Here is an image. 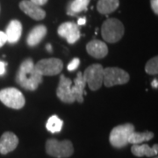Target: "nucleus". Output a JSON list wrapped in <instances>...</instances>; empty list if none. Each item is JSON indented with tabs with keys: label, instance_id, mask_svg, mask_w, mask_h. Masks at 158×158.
<instances>
[{
	"label": "nucleus",
	"instance_id": "19",
	"mask_svg": "<svg viewBox=\"0 0 158 158\" xmlns=\"http://www.w3.org/2000/svg\"><path fill=\"white\" fill-rule=\"evenodd\" d=\"M154 138V133L150 131L143 132V133H136L133 132L128 137V143L131 144H141L144 141H148Z\"/></svg>",
	"mask_w": 158,
	"mask_h": 158
},
{
	"label": "nucleus",
	"instance_id": "3",
	"mask_svg": "<svg viewBox=\"0 0 158 158\" xmlns=\"http://www.w3.org/2000/svg\"><path fill=\"white\" fill-rule=\"evenodd\" d=\"M46 152L53 157L68 158L73 155V144L69 140L60 141L56 139H48L46 141Z\"/></svg>",
	"mask_w": 158,
	"mask_h": 158
},
{
	"label": "nucleus",
	"instance_id": "14",
	"mask_svg": "<svg viewBox=\"0 0 158 158\" xmlns=\"http://www.w3.org/2000/svg\"><path fill=\"white\" fill-rule=\"evenodd\" d=\"M7 42L13 44L19 41L22 34V24L19 20H11L6 27L5 32Z\"/></svg>",
	"mask_w": 158,
	"mask_h": 158
},
{
	"label": "nucleus",
	"instance_id": "31",
	"mask_svg": "<svg viewBox=\"0 0 158 158\" xmlns=\"http://www.w3.org/2000/svg\"><path fill=\"white\" fill-rule=\"evenodd\" d=\"M154 158H157V156H154Z\"/></svg>",
	"mask_w": 158,
	"mask_h": 158
},
{
	"label": "nucleus",
	"instance_id": "17",
	"mask_svg": "<svg viewBox=\"0 0 158 158\" xmlns=\"http://www.w3.org/2000/svg\"><path fill=\"white\" fill-rule=\"evenodd\" d=\"M47 27L43 25H39L32 29L27 36V44L31 47L38 45L40 42L43 40L47 34Z\"/></svg>",
	"mask_w": 158,
	"mask_h": 158
},
{
	"label": "nucleus",
	"instance_id": "28",
	"mask_svg": "<svg viewBox=\"0 0 158 158\" xmlns=\"http://www.w3.org/2000/svg\"><path fill=\"white\" fill-rule=\"evenodd\" d=\"M86 23V19L85 18H80L77 20V26H84Z\"/></svg>",
	"mask_w": 158,
	"mask_h": 158
},
{
	"label": "nucleus",
	"instance_id": "12",
	"mask_svg": "<svg viewBox=\"0 0 158 158\" xmlns=\"http://www.w3.org/2000/svg\"><path fill=\"white\" fill-rule=\"evenodd\" d=\"M19 8L27 15L35 20H41L46 16V12L40 6H36L30 0H23L19 3Z\"/></svg>",
	"mask_w": 158,
	"mask_h": 158
},
{
	"label": "nucleus",
	"instance_id": "5",
	"mask_svg": "<svg viewBox=\"0 0 158 158\" xmlns=\"http://www.w3.org/2000/svg\"><path fill=\"white\" fill-rule=\"evenodd\" d=\"M0 101L7 107L12 109H21L25 106V98L22 92L16 88H5L0 90Z\"/></svg>",
	"mask_w": 158,
	"mask_h": 158
},
{
	"label": "nucleus",
	"instance_id": "26",
	"mask_svg": "<svg viewBox=\"0 0 158 158\" xmlns=\"http://www.w3.org/2000/svg\"><path fill=\"white\" fill-rule=\"evenodd\" d=\"M7 66V62L0 61V76H3L6 73V67Z\"/></svg>",
	"mask_w": 158,
	"mask_h": 158
},
{
	"label": "nucleus",
	"instance_id": "13",
	"mask_svg": "<svg viewBox=\"0 0 158 158\" xmlns=\"http://www.w3.org/2000/svg\"><path fill=\"white\" fill-rule=\"evenodd\" d=\"M88 54L94 58L101 59L107 56L108 48L106 44L99 40H93L86 45Z\"/></svg>",
	"mask_w": 158,
	"mask_h": 158
},
{
	"label": "nucleus",
	"instance_id": "30",
	"mask_svg": "<svg viewBox=\"0 0 158 158\" xmlns=\"http://www.w3.org/2000/svg\"><path fill=\"white\" fill-rule=\"evenodd\" d=\"M46 48H47V50L48 51V52H52V47H51L50 44H48Z\"/></svg>",
	"mask_w": 158,
	"mask_h": 158
},
{
	"label": "nucleus",
	"instance_id": "7",
	"mask_svg": "<svg viewBox=\"0 0 158 158\" xmlns=\"http://www.w3.org/2000/svg\"><path fill=\"white\" fill-rule=\"evenodd\" d=\"M128 81H129V75L124 69L117 67H108L104 69L103 84L106 87L125 85Z\"/></svg>",
	"mask_w": 158,
	"mask_h": 158
},
{
	"label": "nucleus",
	"instance_id": "2",
	"mask_svg": "<svg viewBox=\"0 0 158 158\" xmlns=\"http://www.w3.org/2000/svg\"><path fill=\"white\" fill-rule=\"evenodd\" d=\"M124 32L123 24L117 19H107L102 25V37L109 43H115L118 41L123 37Z\"/></svg>",
	"mask_w": 158,
	"mask_h": 158
},
{
	"label": "nucleus",
	"instance_id": "21",
	"mask_svg": "<svg viewBox=\"0 0 158 158\" xmlns=\"http://www.w3.org/2000/svg\"><path fill=\"white\" fill-rule=\"evenodd\" d=\"M90 0H73L69 5V11L68 14H76L81 11H86L87 6L89 5Z\"/></svg>",
	"mask_w": 158,
	"mask_h": 158
},
{
	"label": "nucleus",
	"instance_id": "4",
	"mask_svg": "<svg viewBox=\"0 0 158 158\" xmlns=\"http://www.w3.org/2000/svg\"><path fill=\"white\" fill-rule=\"evenodd\" d=\"M135 131V126L126 123L113 127L109 136V141L113 147L122 148L128 144V137Z\"/></svg>",
	"mask_w": 158,
	"mask_h": 158
},
{
	"label": "nucleus",
	"instance_id": "10",
	"mask_svg": "<svg viewBox=\"0 0 158 158\" xmlns=\"http://www.w3.org/2000/svg\"><path fill=\"white\" fill-rule=\"evenodd\" d=\"M58 34L67 40L69 44L76 43L80 38V31H79L77 24L74 22H65L58 27Z\"/></svg>",
	"mask_w": 158,
	"mask_h": 158
},
{
	"label": "nucleus",
	"instance_id": "8",
	"mask_svg": "<svg viewBox=\"0 0 158 158\" xmlns=\"http://www.w3.org/2000/svg\"><path fill=\"white\" fill-rule=\"evenodd\" d=\"M34 66L41 76L51 77L61 73L63 69V63L62 60L58 58H48L39 61Z\"/></svg>",
	"mask_w": 158,
	"mask_h": 158
},
{
	"label": "nucleus",
	"instance_id": "20",
	"mask_svg": "<svg viewBox=\"0 0 158 158\" xmlns=\"http://www.w3.org/2000/svg\"><path fill=\"white\" fill-rule=\"evenodd\" d=\"M63 126V121L57 115H53L48 119L46 127L52 134L61 132Z\"/></svg>",
	"mask_w": 158,
	"mask_h": 158
},
{
	"label": "nucleus",
	"instance_id": "22",
	"mask_svg": "<svg viewBox=\"0 0 158 158\" xmlns=\"http://www.w3.org/2000/svg\"><path fill=\"white\" fill-rule=\"evenodd\" d=\"M145 71L149 75H157L158 73V57L155 56L151 58L146 63Z\"/></svg>",
	"mask_w": 158,
	"mask_h": 158
},
{
	"label": "nucleus",
	"instance_id": "25",
	"mask_svg": "<svg viewBox=\"0 0 158 158\" xmlns=\"http://www.w3.org/2000/svg\"><path fill=\"white\" fill-rule=\"evenodd\" d=\"M6 41H7V40H6V36L5 32L0 31V48H2L3 46L5 45Z\"/></svg>",
	"mask_w": 158,
	"mask_h": 158
},
{
	"label": "nucleus",
	"instance_id": "15",
	"mask_svg": "<svg viewBox=\"0 0 158 158\" xmlns=\"http://www.w3.org/2000/svg\"><path fill=\"white\" fill-rule=\"evenodd\" d=\"M131 152L137 157L156 156L158 153V145L155 144L153 147H150L148 144H133L131 148Z\"/></svg>",
	"mask_w": 158,
	"mask_h": 158
},
{
	"label": "nucleus",
	"instance_id": "27",
	"mask_svg": "<svg viewBox=\"0 0 158 158\" xmlns=\"http://www.w3.org/2000/svg\"><path fill=\"white\" fill-rule=\"evenodd\" d=\"M31 2H33L34 4H35L36 6H44L47 4V2H48V0H30Z\"/></svg>",
	"mask_w": 158,
	"mask_h": 158
},
{
	"label": "nucleus",
	"instance_id": "16",
	"mask_svg": "<svg viewBox=\"0 0 158 158\" xmlns=\"http://www.w3.org/2000/svg\"><path fill=\"white\" fill-rule=\"evenodd\" d=\"M85 85L86 82L83 77V73L79 71L76 79L74 80V85L71 86V90L76 98V101L79 103H83L84 101V95L86 94V91L85 90Z\"/></svg>",
	"mask_w": 158,
	"mask_h": 158
},
{
	"label": "nucleus",
	"instance_id": "29",
	"mask_svg": "<svg viewBox=\"0 0 158 158\" xmlns=\"http://www.w3.org/2000/svg\"><path fill=\"white\" fill-rule=\"evenodd\" d=\"M151 86H152L154 89H157L158 87V80L157 79H154L151 83Z\"/></svg>",
	"mask_w": 158,
	"mask_h": 158
},
{
	"label": "nucleus",
	"instance_id": "23",
	"mask_svg": "<svg viewBox=\"0 0 158 158\" xmlns=\"http://www.w3.org/2000/svg\"><path fill=\"white\" fill-rule=\"evenodd\" d=\"M79 64H80V60L79 58H74L71 62L68 64V70L69 71H74L77 69L78 68Z\"/></svg>",
	"mask_w": 158,
	"mask_h": 158
},
{
	"label": "nucleus",
	"instance_id": "1",
	"mask_svg": "<svg viewBox=\"0 0 158 158\" xmlns=\"http://www.w3.org/2000/svg\"><path fill=\"white\" fill-rule=\"evenodd\" d=\"M17 83L24 89L28 90H35L42 81L43 76H41L35 69L34 61L28 58L21 63L16 77Z\"/></svg>",
	"mask_w": 158,
	"mask_h": 158
},
{
	"label": "nucleus",
	"instance_id": "6",
	"mask_svg": "<svg viewBox=\"0 0 158 158\" xmlns=\"http://www.w3.org/2000/svg\"><path fill=\"white\" fill-rule=\"evenodd\" d=\"M83 77L91 90H98L100 89L104 81L103 66L98 63L90 65L85 70Z\"/></svg>",
	"mask_w": 158,
	"mask_h": 158
},
{
	"label": "nucleus",
	"instance_id": "24",
	"mask_svg": "<svg viewBox=\"0 0 158 158\" xmlns=\"http://www.w3.org/2000/svg\"><path fill=\"white\" fill-rule=\"evenodd\" d=\"M150 5L153 11L156 14H158V0H150Z\"/></svg>",
	"mask_w": 158,
	"mask_h": 158
},
{
	"label": "nucleus",
	"instance_id": "18",
	"mask_svg": "<svg viewBox=\"0 0 158 158\" xmlns=\"http://www.w3.org/2000/svg\"><path fill=\"white\" fill-rule=\"evenodd\" d=\"M118 6V0H98L97 4V9L101 14H109L115 11Z\"/></svg>",
	"mask_w": 158,
	"mask_h": 158
},
{
	"label": "nucleus",
	"instance_id": "11",
	"mask_svg": "<svg viewBox=\"0 0 158 158\" xmlns=\"http://www.w3.org/2000/svg\"><path fill=\"white\" fill-rule=\"evenodd\" d=\"M19 144L18 136L12 132H5L0 137V154L7 155L13 151Z\"/></svg>",
	"mask_w": 158,
	"mask_h": 158
},
{
	"label": "nucleus",
	"instance_id": "9",
	"mask_svg": "<svg viewBox=\"0 0 158 158\" xmlns=\"http://www.w3.org/2000/svg\"><path fill=\"white\" fill-rule=\"evenodd\" d=\"M72 83H73L72 80L66 77L63 75H61L56 90V95L58 98L63 103L73 104L74 102L76 101V98L71 90Z\"/></svg>",
	"mask_w": 158,
	"mask_h": 158
}]
</instances>
